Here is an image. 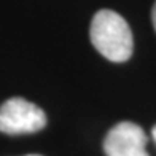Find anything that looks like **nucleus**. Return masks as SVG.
Returning <instances> with one entry per match:
<instances>
[{"mask_svg": "<svg viewBox=\"0 0 156 156\" xmlns=\"http://www.w3.org/2000/svg\"><path fill=\"white\" fill-rule=\"evenodd\" d=\"M91 43L105 59L124 62L132 56L134 38L126 19L112 10L97 11L91 21Z\"/></svg>", "mask_w": 156, "mask_h": 156, "instance_id": "f257e3e1", "label": "nucleus"}, {"mask_svg": "<svg viewBox=\"0 0 156 156\" xmlns=\"http://www.w3.org/2000/svg\"><path fill=\"white\" fill-rule=\"evenodd\" d=\"M45 126V112L23 97H11L0 105V132L8 136L34 134Z\"/></svg>", "mask_w": 156, "mask_h": 156, "instance_id": "f03ea898", "label": "nucleus"}, {"mask_svg": "<svg viewBox=\"0 0 156 156\" xmlns=\"http://www.w3.org/2000/svg\"><path fill=\"white\" fill-rule=\"evenodd\" d=\"M148 139L140 126L121 121L107 132L104 151L107 156H150L147 153Z\"/></svg>", "mask_w": 156, "mask_h": 156, "instance_id": "7ed1b4c3", "label": "nucleus"}, {"mask_svg": "<svg viewBox=\"0 0 156 156\" xmlns=\"http://www.w3.org/2000/svg\"><path fill=\"white\" fill-rule=\"evenodd\" d=\"M151 21H153V27H154V30H156V2H154L153 10H151Z\"/></svg>", "mask_w": 156, "mask_h": 156, "instance_id": "20e7f679", "label": "nucleus"}, {"mask_svg": "<svg viewBox=\"0 0 156 156\" xmlns=\"http://www.w3.org/2000/svg\"><path fill=\"white\" fill-rule=\"evenodd\" d=\"M151 136H153V139H154V142H156V126L153 127V131H151Z\"/></svg>", "mask_w": 156, "mask_h": 156, "instance_id": "39448f33", "label": "nucleus"}, {"mask_svg": "<svg viewBox=\"0 0 156 156\" xmlns=\"http://www.w3.org/2000/svg\"><path fill=\"white\" fill-rule=\"evenodd\" d=\"M27 156H38V154H27Z\"/></svg>", "mask_w": 156, "mask_h": 156, "instance_id": "423d86ee", "label": "nucleus"}]
</instances>
